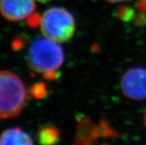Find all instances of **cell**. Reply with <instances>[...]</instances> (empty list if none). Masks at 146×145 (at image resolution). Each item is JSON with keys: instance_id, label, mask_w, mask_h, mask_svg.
Returning a JSON list of instances; mask_svg holds the SVG:
<instances>
[{"instance_id": "obj_1", "label": "cell", "mask_w": 146, "mask_h": 145, "mask_svg": "<svg viewBox=\"0 0 146 145\" xmlns=\"http://www.w3.org/2000/svg\"><path fill=\"white\" fill-rule=\"evenodd\" d=\"M59 43L46 37L33 41L27 54V64L32 70L41 73L47 79L56 77L64 62L65 54Z\"/></svg>"}, {"instance_id": "obj_2", "label": "cell", "mask_w": 146, "mask_h": 145, "mask_svg": "<svg viewBox=\"0 0 146 145\" xmlns=\"http://www.w3.org/2000/svg\"><path fill=\"white\" fill-rule=\"evenodd\" d=\"M27 99L28 92L20 78L11 71L0 70V119L18 116Z\"/></svg>"}, {"instance_id": "obj_3", "label": "cell", "mask_w": 146, "mask_h": 145, "mask_svg": "<svg viewBox=\"0 0 146 145\" xmlns=\"http://www.w3.org/2000/svg\"><path fill=\"white\" fill-rule=\"evenodd\" d=\"M41 31L48 39L63 43L70 40L76 30V22L73 15L65 8L50 7L40 17Z\"/></svg>"}, {"instance_id": "obj_4", "label": "cell", "mask_w": 146, "mask_h": 145, "mask_svg": "<svg viewBox=\"0 0 146 145\" xmlns=\"http://www.w3.org/2000/svg\"><path fill=\"white\" fill-rule=\"evenodd\" d=\"M121 90L128 99H146V68L135 67L128 69L121 79Z\"/></svg>"}, {"instance_id": "obj_5", "label": "cell", "mask_w": 146, "mask_h": 145, "mask_svg": "<svg viewBox=\"0 0 146 145\" xmlns=\"http://www.w3.org/2000/svg\"><path fill=\"white\" fill-rule=\"evenodd\" d=\"M35 8V0H0V13L11 22L28 19Z\"/></svg>"}, {"instance_id": "obj_6", "label": "cell", "mask_w": 146, "mask_h": 145, "mask_svg": "<svg viewBox=\"0 0 146 145\" xmlns=\"http://www.w3.org/2000/svg\"><path fill=\"white\" fill-rule=\"evenodd\" d=\"M31 137L19 127L7 129L0 135V144H32Z\"/></svg>"}, {"instance_id": "obj_7", "label": "cell", "mask_w": 146, "mask_h": 145, "mask_svg": "<svg viewBox=\"0 0 146 145\" xmlns=\"http://www.w3.org/2000/svg\"><path fill=\"white\" fill-rule=\"evenodd\" d=\"M37 138L41 144H55L59 142L60 136L56 127L52 125H45L39 129Z\"/></svg>"}, {"instance_id": "obj_8", "label": "cell", "mask_w": 146, "mask_h": 145, "mask_svg": "<svg viewBox=\"0 0 146 145\" xmlns=\"http://www.w3.org/2000/svg\"><path fill=\"white\" fill-rule=\"evenodd\" d=\"M31 93L36 99H41L44 97L47 93V90L45 85L42 83H36L33 85L31 90Z\"/></svg>"}, {"instance_id": "obj_9", "label": "cell", "mask_w": 146, "mask_h": 145, "mask_svg": "<svg viewBox=\"0 0 146 145\" xmlns=\"http://www.w3.org/2000/svg\"><path fill=\"white\" fill-rule=\"evenodd\" d=\"M118 16L122 20H129L130 18L133 16V11L131 8L128 7H122L119 10Z\"/></svg>"}, {"instance_id": "obj_10", "label": "cell", "mask_w": 146, "mask_h": 145, "mask_svg": "<svg viewBox=\"0 0 146 145\" xmlns=\"http://www.w3.org/2000/svg\"><path fill=\"white\" fill-rule=\"evenodd\" d=\"M39 22H40V17H36L35 15L31 14L28 18V24L31 27H36V26L39 25Z\"/></svg>"}, {"instance_id": "obj_11", "label": "cell", "mask_w": 146, "mask_h": 145, "mask_svg": "<svg viewBox=\"0 0 146 145\" xmlns=\"http://www.w3.org/2000/svg\"><path fill=\"white\" fill-rule=\"evenodd\" d=\"M24 44V42H23V39L19 37V38H17V39H14L12 43V47L14 50H19L20 49Z\"/></svg>"}, {"instance_id": "obj_12", "label": "cell", "mask_w": 146, "mask_h": 145, "mask_svg": "<svg viewBox=\"0 0 146 145\" xmlns=\"http://www.w3.org/2000/svg\"><path fill=\"white\" fill-rule=\"evenodd\" d=\"M139 9L143 12H146V0H141L138 5Z\"/></svg>"}, {"instance_id": "obj_13", "label": "cell", "mask_w": 146, "mask_h": 145, "mask_svg": "<svg viewBox=\"0 0 146 145\" xmlns=\"http://www.w3.org/2000/svg\"><path fill=\"white\" fill-rule=\"evenodd\" d=\"M107 2H111V3H116V2H124V1H126V0H106Z\"/></svg>"}, {"instance_id": "obj_14", "label": "cell", "mask_w": 146, "mask_h": 145, "mask_svg": "<svg viewBox=\"0 0 146 145\" xmlns=\"http://www.w3.org/2000/svg\"><path fill=\"white\" fill-rule=\"evenodd\" d=\"M144 124H145V126L146 127V111H145V116H144Z\"/></svg>"}, {"instance_id": "obj_15", "label": "cell", "mask_w": 146, "mask_h": 145, "mask_svg": "<svg viewBox=\"0 0 146 145\" xmlns=\"http://www.w3.org/2000/svg\"><path fill=\"white\" fill-rule=\"evenodd\" d=\"M40 2H42V3H44V2H49L50 0H39Z\"/></svg>"}]
</instances>
